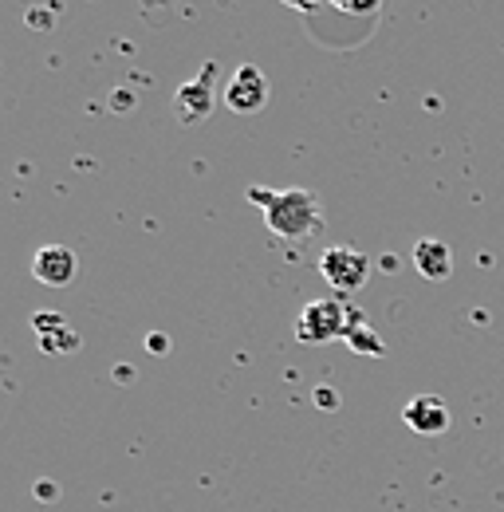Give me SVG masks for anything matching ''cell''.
Here are the masks:
<instances>
[{"mask_svg": "<svg viewBox=\"0 0 504 512\" xmlns=\"http://www.w3.org/2000/svg\"><path fill=\"white\" fill-rule=\"evenodd\" d=\"M327 4L347 12V16H375L378 8H382V0H327Z\"/></svg>", "mask_w": 504, "mask_h": 512, "instance_id": "11", "label": "cell"}, {"mask_svg": "<svg viewBox=\"0 0 504 512\" xmlns=\"http://www.w3.org/2000/svg\"><path fill=\"white\" fill-rule=\"evenodd\" d=\"M355 316L347 312V304L339 300H312L300 320H296V335L300 343H335V339H347V331L355 327Z\"/></svg>", "mask_w": 504, "mask_h": 512, "instance_id": "2", "label": "cell"}, {"mask_svg": "<svg viewBox=\"0 0 504 512\" xmlns=\"http://www.w3.org/2000/svg\"><path fill=\"white\" fill-rule=\"evenodd\" d=\"M249 201L260 205L264 213V225L284 237V241H304L319 229V197L312 190H264V186H252Z\"/></svg>", "mask_w": 504, "mask_h": 512, "instance_id": "1", "label": "cell"}, {"mask_svg": "<svg viewBox=\"0 0 504 512\" xmlns=\"http://www.w3.org/2000/svg\"><path fill=\"white\" fill-rule=\"evenodd\" d=\"M213 79H217V67L205 64L197 79H189V83L178 87L174 107H178V119H182V123H205V119L213 115V107H217V87H213Z\"/></svg>", "mask_w": 504, "mask_h": 512, "instance_id": "5", "label": "cell"}, {"mask_svg": "<svg viewBox=\"0 0 504 512\" xmlns=\"http://www.w3.org/2000/svg\"><path fill=\"white\" fill-rule=\"evenodd\" d=\"M402 422L422 438H438V434L449 430V406L441 402L438 394H418V398H410L402 406Z\"/></svg>", "mask_w": 504, "mask_h": 512, "instance_id": "6", "label": "cell"}, {"mask_svg": "<svg viewBox=\"0 0 504 512\" xmlns=\"http://www.w3.org/2000/svg\"><path fill=\"white\" fill-rule=\"evenodd\" d=\"M225 107L233 111V115H260L264 111V103H268V79H264V71L252 64H241L233 71V79L225 83Z\"/></svg>", "mask_w": 504, "mask_h": 512, "instance_id": "4", "label": "cell"}, {"mask_svg": "<svg viewBox=\"0 0 504 512\" xmlns=\"http://www.w3.org/2000/svg\"><path fill=\"white\" fill-rule=\"evenodd\" d=\"M32 327L40 331V347H44V351H75V347H79L75 331H71V327H67V320H63V316H56V312L36 316V320H32Z\"/></svg>", "mask_w": 504, "mask_h": 512, "instance_id": "9", "label": "cell"}, {"mask_svg": "<svg viewBox=\"0 0 504 512\" xmlns=\"http://www.w3.org/2000/svg\"><path fill=\"white\" fill-rule=\"evenodd\" d=\"M343 343H347L351 351H359V355H382V351H386V343L378 339L367 323H355V327L347 331V339H343Z\"/></svg>", "mask_w": 504, "mask_h": 512, "instance_id": "10", "label": "cell"}, {"mask_svg": "<svg viewBox=\"0 0 504 512\" xmlns=\"http://www.w3.org/2000/svg\"><path fill=\"white\" fill-rule=\"evenodd\" d=\"M414 268L426 280H449L453 276V253H449V245H441L434 237H422L414 245Z\"/></svg>", "mask_w": 504, "mask_h": 512, "instance_id": "8", "label": "cell"}, {"mask_svg": "<svg viewBox=\"0 0 504 512\" xmlns=\"http://www.w3.org/2000/svg\"><path fill=\"white\" fill-rule=\"evenodd\" d=\"M288 8H296V12H315V8H323L327 0H284Z\"/></svg>", "mask_w": 504, "mask_h": 512, "instance_id": "12", "label": "cell"}, {"mask_svg": "<svg viewBox=\"0 0 504 512\" xmlns=\"http://www.w3.org/2000/svg\"><path fill=\"white\" fill-rule=\"evenodd\" d=\"M315 398H319V406H323V410H331V406H335V390H319Z\"/></svg>", "mask_w": 504, "mask_h": 512, "instance_id": "13", "label": "cell"}, {"mask_svg": "<svg viewBox=\"0 0 504 512\" xmlns=\"http://www.w3.org/2000/svg\"><path fill=\"white\" fill-rule=\"evenodd\" d=\"M319 276L335 288V292H359L371 276V260L367 253L351 249V245H331L319 253Z\"/></svg>", "mask_w": 504, "mask_h": 512, "instance_id": "3", "label": "cell"}, {"mask_svg": "<svg viewBox=\"0 0 504 512\" xmlns=\"http://www.w3.org/2000/svg\"><path fill=\"white\" fill-rule=\"evenodd\" d=\"M75 272H79V260H75L71 249H63V245H44L40 253L32 256V276L44 288H67L75 280Z\"/></svg>", "mask_w": 504, "mask_h": 512, "instance_id": "7", "label": "cell"}]
</instances>
